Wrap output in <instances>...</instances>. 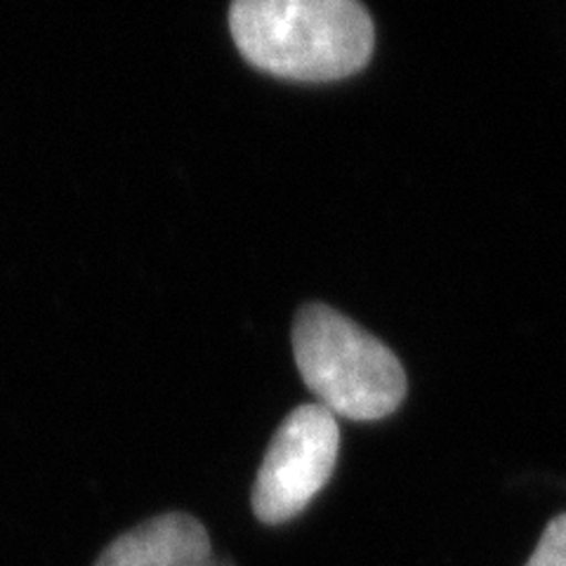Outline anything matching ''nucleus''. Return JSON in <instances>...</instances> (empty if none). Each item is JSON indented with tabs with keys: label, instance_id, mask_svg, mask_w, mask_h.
I'll return each mask as SVG.
<instances>
[{
	"label": "nucleus",
	"instance_id": "nucleus-1",
	"mask_svg": "<svg viewBox=\"0 0 566 566\" xmlns=\"http://www.w3.org/2000/svg\"><path fill=\"white\" fill-rule=\"evenodd\" d=\"M229 29L253 66L293 81H335L366 66L376 29L354 0H237Z\"/></svg>",
	"mask_w": 566,
	"mask_h": 566
},
{
	"label": "nucleus",
	"instance_id": "nucleus-2",
	"mask_svg": "<svg viewBox=\"0 0 566 566\" xmlns=\"http://www.w3.org/2000/svg\"><path fill=\"white\" fill-rule=\"evenodd\" d=\"M293 352L300 376L333 416L380 420L395 413L406 397L397 354L324 303L297 312Z\"/></svg>",
	"mask_w": 566,
	"mask_h": 566
},
{
	"label": "nucleus",
	"instance_id": "nucleus-3",
	"mask_svg": "<svg viewBox=\"0 0 566 566\" xmlns=\"http://www.w3.org/2000/svg\"><path fill=\"white\" fill-rule=\"evenodd\" d=\"M340 428L322 403L293 409L274 432L253 484V512L264 524H283L326 486L338 463Z\"/></svg>",
	"mask_w": 566,
	"mask_h": 566
},
{
	"label": "nucleus",
	"instance_id": "nucleus-4",
	"mask_svg": "<svg viewBox=\"0 0 566 566\" xmlns=\"http://www.w3.org/2000/svg\"><path fill=\"white\" fill-rule=\"evenodd\" d=\"M210 559L206 526L187 512H168L118 536L95 566H203Z\"/></svg>",
	"mask_w": 566,
	"mask_h": 566
},
{
	"label": "nucleus",
	"instance_id": "nucleus-5",
	"mask_svg": "<svg viewBox=\"0 0 566 566\" xmlns=\"http://www.w3.org/2000/svg\"><path fill=\"white\" fill-rule=\"evenodd\" d=\"M526 566H566V512L545 526Z\"/></svg>",
	"mask_w": 566,
	"mask_h": 566
}]
</instances>
